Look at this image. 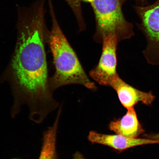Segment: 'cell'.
<instances>
[{"label": "cell", "mask_w": 159, "mask_h": 159, "mask_svg": "<svg viewBox=\"0 0 159 159\" xmlns=\"http://www.w3.org/2000/svg\"><path fill=\"white\" fill-rule=\"evenodd\" d=\"M146 136V138L152 139V140L158 141L159 142V133L150 135H147Z\"/></svg>", "instance_id": "obj_10"}, {"label": "cell", "mask_w": 159, "mask_h": 159, "mask_svg": "<svg viewBox=\"0 0 159 159\" xmlns=\"http://www.w3.org/2000/svg\"><path fill=\"white\" fill-rule=\"evenodd\" d=\"M83 1H84L86 2H89L92 3L93 2H94L95 0H83Z\"/></svg>", "instance_id": "obj_13"}, {"label": "cell", "mask_w": 159, "mask_h": 159, "mask_svg": "<svg viewBox=\"0 0 159 159\" xmlns=\"http://www.w3.org/2000/svg\"><path fill=\"white\" fill-rule=\"evenodd\" d=\"M140 23L138 27L147 42L143 55L148 64L159 66V0L146 6H134Z\"/></svg>", "instance_id": "obj_4"}, {"label": "cell", "mask_w": 159, "mask_h": 159, "mask_svg": "<svg viewBox=\"0 0 159 159\" xmlns=\"http://www.w3.org/2000/svg\"><path fill=\"white\" fill-rule=\"evenodd\" d=\"M137 1H138L143 5H147L148 3V0H136Z\"/></svg>", "instance_id": "obj_12"}, {"label": "cell", "mask_w": 159, "mask_h": 159, "mask_svg": "<svg viewBox=\"0 0 159 159\" xmlns=\"http://www.w3.org/2000/svg\"><path fill=\"white\" fill-rule=\"evenodd\" d=\"M109 128L116 134L129 138H137L144 132L134 108L128 109L122 118L111 121Z\"/></svg>", "instance_id": "obj_8"}, {"label": "cell", "mask_w": 159, "mask_h": 159, "mask_svg": "<svg viewBox=\"0 0 159 159\" xmlns=\"http://www.w3.org/2000/svg\"><path fill=\"white\" fill-rule=\"evenodd\" d=\"M91 4L101 39L105 36L114 34L120 41L134 35L133 25L123 15L120 0H95Z\"/></svg>", "instance_id": "obj_3"}, {"label": "cell", "mask_w": 159, "mask_h": 159, "mask_svg": "<svg viewBox=\"0 0 159 159\" xmlns=\"http://www.w3.org/2000/svg\"><path fill=\"white\" fill-rule=\"evenodd\" d=\"M49 5L52 28L47 41L52 53L55 69L54 75L49 78L52 91L72 84L82 85L91 90H95L97 87L95 83L89 78L76 53L59 27L51 2H49Z\"/></svg>", "instance_id": "obj_2"}, {"label": "cell", "mask_w": 159, "mask_h": 159, "mask_svg": "<svg viewBox=\"0 0 159 159\" xmlns=\"http://www.w3.org/2000/svg\"><path fill=\"white\" fill-rule=\"evenodd\" d=\"M102 52L98 64L89 72L93 79L102 86L110 87L119 76L117 72V47L119 41L116 35L103 37Z\"/></svg>", "instance_id": "obj_5"}, {"label": "cell", "mask_w": 159, "mask_h": 159, "mask_svg": "<svg viewBox=\"0 0 159 159\" xmlns=\"http://www.w3.org/2000/svg\"><path fill=\"white\" fill-rule=\"evenodd\" d=\"M110 87L116 91L121 104L127 110L134 108L139 103L151 106L156 98L152 91L147 92L139 90L125 82L119 76Z\"/></svg>", "instance_id": "obj_6"}, {"label": "cell", "mask_w": 159, "mask_h": 159, "mask_svg": "<svg viewBox=\"0 0 159 159\" xmlns=\"http://www.w3.org/2000/svg\"><path fill=\"white\" fill-rule=\"evenodd\" d=\"M19 159L15 158V159Z\"/></svg>", "instance_id": "obj_15"}, {"label": "cell", "mask_w": 159, "mask_h": 159, "mask_svg": "<svg viewBox=\"0 0 159 159\" xmlns=\"http://www.w3.org/2000/svg\"><path fill=\"white\" fill-rule=\"evenodd\" d=\"M88 139L92 143L105 145L120 152L142 145L159 144L158 141L151 139L129 138L117 134H99L94 131L89 132Z\"/></svg>", "instance_id": "obj_7"}, {"label": "cell", "mask_w": 159, "mask_h": 159, "mask_svg": "<svg viewBox=\"0 0 159 159\" xmlns=\"http://www.w3.org/2000/svg\"><path fill=\"white\" fill-rule=\"evenodd\" d=\"M61 111L60 108L52 126L48 129L43 134L42 146L39 159H57V134Z\"/></svg>", "instance_id": "obj_9"}, {"label": "cell", "mask_w": 159, "mask_h": 159, "mask_svg": "<svg viewBox=\"0 0 159 159\" xmlns=\"http://www.w3.org/2000/svg\"><path fill=\"white\" fill-rule=\"evenodd\" d=\"M73 159H85V158L80 152H76L74 154Z\"/></svg>", "instance_id": "obj_11"}, {"label": "cell", "mask_w": 159, "mask_h": 159, "mask_svg": "<svg viewBox=\"0 0 159 159\" xmlns=\"http://www.w3.org/2000/svg\"><path fill=\"white\" fill-rule=\"evenodd\" d=\"M66 1H67V2H69L74 1V0H66Z\"/></svg>", "instance_id": "obj_14"}, {"label": "cell", "mask_w": 159, "mask_h": 159, "mask_svg": "<svg viewBox=\"0 0 159 159\" xmlns=\"http://www.w3.org/2000/svg\"><path fill=\"white\" fill-rule=\"evenodd\" d=\"M15 49L1 80L9 82L13 96L14 118L27 105L30 119L40 124L59 106L49 85L45 43L48 34L44 5L35 3L19 11Z\"/></svg>", "instance_id": "obj_1"}]
</instances>
